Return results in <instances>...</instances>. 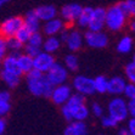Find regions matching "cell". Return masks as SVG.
Returning <instances> with one entry per match:
<instances>
[{
  "label": "cell",
  "instance_id": "cell-17",
  "mask_svg": "<svg viewBox=\"0 0 135 135\" xmlns=\"http://www.w3.org/2000/svg\"><path fill=\"white\" fill-rule=\"evenodd\" d=\"M63 135H88V126L85 122H69V124L63 130Z\"/></svg>",
  "mask_w": 135,
  "mask_h": 135
},
{
  "label": "cell",
  "instance_id": "cell-25",
  "mask_svg": "<svg viewBox=\"0 0 135 135\" xmlns=\"http://www.w3.org/2000/svg\"><path fill=\"white\" fill-rule=\"evenodd\" d=\"M134 46V41L129 35H124L120 38V40L117 44V51L119 54H128L133 50Z\"/></svg>",
  "mask_w": 135,
  "mask_h": 135
},
{
  "label": "cell",
  "instance_id": "cell-9",
  "mask_svg": "<svg viewBox=\"0 0 135 135\" xmlns=\"http://www.w3.org/2000/svg\"><path fill=\"white\" fill-rule=\"evenodd\" d=\"M83 37H84L85 44L89 47H93V49H104L108 45V38L102 31H88Z\"/></svg>",
  "mask_w": 135,
  "mask_h": 135
},
{
  "label": "cell",
  "instance_id": "cell-45",
  "mask_svg": "<svg viewBox=\"0 0 135 135\" xmlns=\"http://www.w3.org/2000/svg\"><path fill=\"white\" fill-rule=\"evenodd\" d=\"M130 29H132L133 32H135V18L133 20L132 22H130Z\"/></svg>",
  "mask_w": 135,
  "mask_h": 135
},
{
  "label": "cell",
  "instance_id": "cell-44",
  "mask_svg": "<svg viewBox=\"0 0 135 135\" xmlns=\"http://www.w3.org/2000/svg\"><path fill=\"white\" fill-rule=\"evenodd\" d=\"M9 1H10V0H0V9H1L4 5H6Z\"/></svg>",
  "mask_w": 135,
  "mask_h": 135
},
{
  "label": "cell",
  "instance_id": "cell-6",
  "mask_svg": "<svg viewBox=\"0 0 135 135\" xmlns=\"http://www.w3.org/2000/svg\"><path fill=\"white\" fill-rule=\"evenodd\" d=\"M45 75H46L47 80L51 83L52 86H57V85L66 83L67 78H68V71L63 65L55 62L52 65V67L45 73Z\"/></svg>",
  "mask_w": 135,
  "mask_h": 135
},
{
  "label": "cell",
  "instance_id": "cell-13",
  "mask_svg": "<svg viewBox=\"0 0 135 135\" xmlns=\"http://www.w3.org/2000/svg\"><path fill=\"white\" fill-rule=\"evenodd\" d=\"M83 41H84V37H83L82 33L77 29H72V31H69L68 37H67L65 43L69 49V51L74 52V51H78L82 49Z\"/></svg>",
  "mask_w": 135,
  "mask_h": 135
},
{
  "label": "cell",
  "instance_id": "cell-27",
  "mask_svg": "<svg viewBox=\"0 0 135 135\" xmlns=\"http://www.w3.org/2000/svg\"><path fill=\"white\" fill-rule=\"evenodd\" d=\"M119 9L127 16L130 17H135V0H126V1H119L117 4Z\"/></svg>",
  "mask_w": 135,
  "mask_h": 135
},
{
  "label": "cell",
  "instance_id": "cell-11",
  "mask_svg": "<svg viewBox=\"0 0 135 135\" xmlns=\"http://www.w3.org/2000/svg\"><path fill=\"white\" fill-rule=\"evenodd\" d=\"M105 18H106V9L104 7H95L93 10V16H91L90 23L88 28L93 32H100L105 27Z\"/></svg>",
  "mask_w": 135,
  "mask_h": 135
},
{
  "label": "cell",
  "instance_id": "cell-39",
  "mask_svg": "<svg viewBox=\"0 0 135 135\" xmlns=\"http://www.w3.org/2000/svg\"><path fill=\"white\" fill-rule=\"evenodd\" d=\"M127 130L130 135H135V118H130L127 124Z\"/></svg>",
  "mask_w": 135,
  "mask_h": 135
},
{
  "label": "cell",
  "instance_id": "cell-43",
  "mask_svg": "<svg viewBox=\"0 0 135 135\" xmlns=\"http://www.w3.org/2000/svg\"><path fill=\"white\" fill-rule=\"evenodd\" d=\"M118 135H130L128 133V130H127L126 128H123V129H120L119 132H118Z\"/></svg>",
  "mask_w": 135,
  "mask_h": 135
},
{
  "label": "cell",
  "instance_id": "cell-40",
  "mask_svg": "<svg viewBox=\"0 0 135 135\" xmlns=\"http://www.w3.org/2000/svg\"><path fill=\"white\" fill-rule=\"evenodd\" d=\"M128 113L132 118H135V100L128 101Z\"/></svg>",
  "mask_w": 135,
  "mask_h": 135
},
{
  "label": "cell",
  "instance_id": "cell-48",
  "mask_svg": "<svg viewBox=\"0 0 135 135\" xmlns=\"http://www.w3.org/2000/svg\"><path fill=\"white\" fill-rule=\"evenodd\" d=\"M100 135H104V134H100Z\"/></svg>",
  "mask_w": 135,
  "mask_h": 135
},
{
  "label": "cell",
  "instance_id": "cell-35",
  "mask_svg": "<svg viewBox=\"0 0 135 135\" xmlns=\"http://www.w3.org/2000/svg\"><path fill=\"white\" fill-rule=\"evenodd\" d=\"M90 113H91V114H93L94 117H96V118H101V117L105 114L104 107L101 106L100 104H98V102H94V104L91 105Z\"/></svg>",
  "mask_w": 135,
  "mask_h": 135
},
{
  "label": "cell",
  "instance_id": "cell-32",
  "mask_svg": "<svg viewBox=\"0 0 135 135\" xmlns=\"http://www.w3.org/2000/svg\"><path fill=\"white\" fill-rule=\"evenodd\" d=\"M43 41H44V38L43 35L39 33V32H35V33H32L31 38L27 44L29 45H33V46H37V47H40L41 49V45H43Z\"/></svg>",
  "mask_w": 135,
  "mask_h": 135
},
{
  "label": "cell",
  "instance_id": "cell-46",
  "mask_svg": "<svg viewBox=\"0 0 135 135\" xmlns=\"http://www.w3.org/2000/svg\"><path fill=\"white\" fill-rule=\"evenodd\" d=\"M132 62L135 65V54H134V56H133V61H132Z\"/></svg>",
  "mask_w": 135,
  "mask_h": 135
},
{
  "label": "cell",
  "instance_id": "cell-14",
  "mask_svg": "<svg viewBox=\"0 0 135 135\" xmlns=\"http://www.w3.org/2000/svg\"><path fill=\"white\" fill-rule=\"evenodd\" d=\"M126 85H127V80L123 77H112V78L108 79L107 93L111 95H114V96L123 95Z\"/></svg>",
  "mask_w": 135,
  "mask_h": 135
},
{
  "label": "cell",
  "instance_id": "cell-21",
  "mask_svg": "<svg viewBox=\"0 0 135 135\" xmlns=\"http://www.w3.org/2000/svg\"><path fill=\"white\" fill-rule=\"evenodd\" d=\"M11 110V95L7 90H0V118H4Z\"/></svg>",
  "mask_w": 135,
  "mask_h": 135
},
{
  "label": "cell",
  "instance_id": "cell-12",
  "mask_svg": "<svg viewBox=\"0 0 135 135\" xmlns=\"http://www.w3.org/2000/svg\"><path fill=\"white\" fill-rule=\"evenodd\" d=\"M82 10L83 7L79 4H67L61 9V20L68 23L74 22L82 13Z\"/></svg>",
  "mask_w": 135,
  "mask_h": 135
},
{
  "label": "cell",
  "instance_id": "cell-23",
  "mask_svg": "<svg viewBox=\"0 0 135 135\" xmlns=\"http://www.w3.org/2000/svg\"><path fill=\"white\" fill-rule=\"evenodd\" d=\"M17 61H18V66H20V69H21V72L22 74H27L32 71V69H34L33 67V57L28 56V55H26V54H21L18 57H17Z\"/></svg>",
  "mask_w": 135,
  "mask_h": 135
},
{
  "label": "cell",
  "instance_id": "cell-31",
  "mask_svg": "<svg viewBox=\"0 0 135 135\" xmlns=\"http://www.w3.org/2000/svg\"><path fill=\"white\" fill-rule=\"evenodd\" d=\"M31 31H29L27 27H26L25 25L21 27V28L17 31V33L15 34V38L17 39L18 41H21L22 44H27L29 40V38H31Z\"/></svg>",
  "mask_w": 135,
  "mask_h": 135
},
{
  "label": "cell",
  "instance_id": "cell-7",
  "mask_svg": "<svg viewBox=\"0 0 135 135\" xmlns=\"http://www.w3.org/2000/svg\"><path fill=\"white\" fill-rule=\"evenodd\" d=\"M85 104V96L80 94H72V96L69 98V100L67 101L66 104L61 106V112H62L63 118L68 122L73 120V112H74L79 106Z\"/></svg>",
  "mask_w": 135,
  "mask_h": 135
},
{
  "label": "cell",
  "instance_id": "cell-15",
  "mask_svg": "<svg viewBox=\"0 0 135 135\" xmlns=\"http://www.w3.org/2000/svg\"><path fill=\"white\" fill-rule=\"evenodd\" d=\"M63 28H65V22L61 18L55 17V18L45 22L44 27H43V32L47 37H55L56 34L61 33V31Z\"/></svg>",
  "mask_w": 135,
  "mask_h": 135
},
{
  "label": "cell",
  "instance_id": "cell-16",
  "mask_svg": "<svg viewBox=\"0 0 135 135\" xmlns=\"http://www.w3.org/2000/svg\"><path fill=\"white\" fill-rule=\"evenodd\" d=\"M1 69L6 71V72H11V73H15V74L22 75V72H21L18 66V61H17V56H15L12 54L6 55L1 60Z\"/></svg>",
  "mask_w": 135,
  "mask_h": 135
},
{
  "label": "cell",
  "instance_id": "cell-3",
  "mask_svg": "<svg viewBox=\"0 0 135 135\" xmlns=\"http://www.w3.org/2000/svg\"><path fill=\"white\" fill-rule=\"evenodd\" d=\"M128 16L119 9L118 5H113L106 10V18H105V26L113 32L120 31L126 26Z\"/></svg>",
  "mask_w": 135,
  "mask_h": 135
},
{
  "label": "cell",
  "instance_id": "cell-47",
  "mask_svg": "<svg viewBox=\"0 0 135 135\" xmlns=\"http://www.w3.org/2000/svg\"><path fill=\"white\" fill-rule=\"evenodd\" d=\"M0 72H1V60H0Z\"/></svg>",
  "mask_w": 135,
  "mask_h": 135
},
{
  "label": "cell",
  "instance_id": "cell-18",
  "mask_svg": "<svg viewBox=\"0 0 135 135\" xmlns=\"http://www.w3.org/2000/svg\"><path fill=\"white\" fill-rule=\"evenodd\" d=\"M34 11L38 18L40 21H45V22L55 18L57 15V10L54 5H41V6L34 9Z\"/></svg>",
  "mask_w": 135,
  "mask_h": 135
},
{
  "label": "cell",
  "instance_id": "cell-36",
  "mask_svg": "<svg viewBox=\"0 0 135 135\" xmlns=\"http://www.w3.org/2000/svg\"><path fill=\"white\" fill-rule=\"evenodd\" d=\"M123 95L128 99V101L130 100H135V84H130V83H127L126 89H124V93Z\"/></svg>",
  "mask_w": 135,
  "mask_h": 135
},
{
  "label": "cell",
  "instance_id": "cell-37",
  "mask_svg": "<svg viewBox=\"0 0 135 135\" xmlns=\"http://www.w3.org/2000/svg\"><path fill=\"white\" fill-rule=\"evenodd\" d=\"M23 49H25V54H26V55H28V56L33 57V59H34L38 54L41 51L40 47L33 46V45H29V44H26V46L23 47Z\"/></svg>",
  "mask_w": 135,
  "mask_h": 135
},
{
  "label": "cell",
  "instance_id": "cell-29",
  "mask_svg": "<svg viewBox=\"0 0 135 135\" xmlns=\"http://www.w3.org/2000/svg\"><path fill=\"white\" fill-rule=\"evenodd\" d=\"M107 84H108V79L105 75H99V77L94 78L95 93H99V94L107 93Z\"/></svg>",
  "mask_w": 135,
  "mask_h": 135
},
{
  "label": "cell",
  "instance_id": "cell-28",
  "mask_svg": "<svg viewBox=\"0 0 135 135\" xmlns=\"http://www.w3.org/2000/svg\"><path fill=\"white\" fill-rule=\"evenodd\" d=\"M63 66L66 67V69L69 71V72L77 71L79 67L78 57L75 56L74 54H68V55H66V57H65V65H63Z\"/></svg>",
  "mask_w": 135,
  "mask_h": 135
},
{
  "label": "cell",
  "instance_id": "cell-20",
  "mask_svg": "<svg viewBox=\"0 0 135 135\" xmlns=\"http://www.w3.org/2000/svg\"><path fill=\"white\" fill-rule=\"evenodd\" d=\"M0 80L6 85L7 88L13 89L21 82V75L15 74V73H11V72H6V71L1 69V72H0Z\"/></svg>",
  "mask_w": 135,
  "mask_h": 135
},
{
  "label": "cell",
  "instance_id": "cell-4",
  "mask_svg": "<svg viewBox=\"0 0 135 135\" xmlns=\"http://www.w3.org/2000/svg\"><path fill=\"white\" fill-rule=\"evenodd\" d=\"M72 89H74L77 94H80L83 96H89V95L95 94L94 79L83 74L77 75L73 78Z\"/></svg>",
  "mask_w": 135,
  "mask_h": 135
},
{
  "label": "cell",
  "instance_id": "cell-5",
  "mask_svg": "<svg viewBox=\"0 0 135 135\" xmlns=\"http://www.w3.org/2000/svg\"><path fill=\"white\" fill-rule=\"evenodd\" d=\"M23 26V18L18 16H13L9 18L4 20L3 22H0V35L5 39L11 37H15L21 27Z\"/></svg>",
  "mask_w": 135,
  "mask_h": 135
},
{
  "label": "cell",
  "instance_id": "cell-1",
  "mask_svg": "<svg viewBox=\"0 0 135 135\" xmlns=\"http://www.w3.org/2000/svg\"><path fill=\"white\" fill-rule=\"evenodd\" d=\"M27 86L32 95L43 98H50L54 89L51 83L47 80L46 75L37 69H32L29 73H27Z\"/></svg>",
  "mask_w": 135,
  "mask_h": 135
},
{
  "label": "cell",
  "instance_id": "cell-42",
  "mask_svg": "<svg viewBox=\"0 0 135 135\" xmlns=\"http://www.w3.org/2000/svg\"><path fill=\"white\" fill-rule=\"evenodd\" d=\"M6 130V120L4 118H0V135H4Z\"/></svg>",
  "mask_w": 135,
  "mask_h": 135
},
{
  "label": "cell",
  "instance_id": "cell-33",
  "mask_svg": "<svg viewBox=\"0 0 135 135\" xmlns=\"http://www.w3.org/2000/svg\"><path fill=\"white\" fill-rule=\"evenodd\" d=\"M126 77L130 84H135V65L133 62L126 66Z\"/></svg>",
  "mask_w": 135,
  "mask_h": 135
},
{
  "label": "cell",
  "instance_id": "cell-19",
  "mask_svg": "<svg viewBox=\"0 0 135 135\" xmlns=\"http://www.w3.org/2000/svg\"><path fill=\"white\" fill-rule=\"evenodd\" d=\"M23 25L31 31V33L39 32V29H40V20L38 18V16L35 15L34 10H31V11L26 13L25 18H23Z\"/></svg>",
  "mask_w": 135,
  "mask_h": 135
},
{
  "label": "cell",
  "instance_id": "cell-26",
  "mask_svg": "<svg viewBox=\"0 0 135 135\" xmlns=\"http://www.w3.org/2000/svg\"><path fill=\"white\" fill-rule=\"evenodd\" d=\"M89 114H90V110H89V107L84 104V105H82V106H79L78 108L73 112V120L85 122V120L89 118Z\"/></svg>",
  "mask_w": 135,
  "mask_h": 135
},
{
  "label": "cell",
  "instance_id": "cell-24",
  "mask_svg": "<svg viewBox=\"0 0 135 135\" xmlns=\"http://www.w3.org/2000/svg\"><path fill=\"white\" fill-rule=\"evenodd\" d=\"M93 7H83L82 10V13L79 15L78 20L75 21L77 25L80 27V28H88L89 23H90V20H91V16H93Z\"/></svg>",
  "mask_w": 135,
  "mask_h": 135
},
{
  "label": "cell",
  "instance_id": "cell-41",
  "mask_svg": "<svg viewBox=\"0 0 135 135\" xmlns=\"http://www.w3.org/2000/svg\"><path fill=\"white\" fill-rule=\"evenodd\" d=\"M68 33H69V29H66V28H63L62 31H61V33H60V39L61 41H66V39H67V37H68Z\"/></svg>",
  "mask_w": 135,
  "mask_h": 135
},
{
  "label": "cell",
  "instance_id": "cell-2",
  "mask_svg": "<svg viewBox=\"0 0 135 135\" xmlns=\"http://www.w3.org/2000/svg\"><path fill=\"white\" fill-rule=\"evenodd\" d=\"M107 114L111 118H113L118 124L128 119V102L126 101V99L119 98V96L111 99L107 105Z\"/></svg>",
  "mask_w": 135,
  "mask_h": 135
},
{
  "label": "cell",
  "instance_id": "cell-22",
  "mask_svg": "<svg viewBox=\"0 0 135 135\" xmlns=\"http://www.w3.org/2000/svg\"><path fill=\"white\" fill-rule=\"evenodd\" d=\"M61 45V40L55 35V37H47L44 41H43V45H41V49L45 52L49 54H54L55 51L59 50V47Z\"/></svg>",
  "mask_w": 135,
  "mask_h": 135
},
{
  "label": "cell",
  "instance_id": "cell-30",
  "mask_svg": "<svg viewBox=\"0 0 135 135\" xmlns=\"http://www.w3.org/2000/svg\"><path fill=\"white\" fill-rule=\"evenodd\" d=\"M6 47L10 52H21V49H23L25 46L15 37H11L6 39Z\"/></svg>",
  "mask_w": 135,
  "mask_h": 135
},
{
  "label": "cell",
  "instance_id": "cell-10",
  "mask_svg": "<svg viewBox=\"0 0 135 135\" xmlns=\"http://www.w3.org/2000/svg\"><path fill=\"white\" fill-rule=\"evenodd\" d=\"M56 62L55 57L52 56V54L45 52V51H40L37 56L33 59V67L34 69L39 71L40 73H46L49 69L52 67V65Z\"/></svg>",
  "mask_w": 135,
  "mask_h": 135
},
{
  "label": "cell",
  "instance_id": "cell-8",
  "mask_svg": "<svg viewBox=\"0 0 135 135\" xmlns=\"http://www.w3.org/2000/svg\"><path fill=\"white\" fill-rule=\"evenodd\" d=\"M73 94V89L72 86H69L68 84H61L57 86H54L52 91H51L50 99L55 105L57 106H63L67 101L69 100V98Z\"/></svg>",
  "mask_w": 135,
  "mask_h": 135
},
{
  "label": "cell",
  "instance_id": "cell-34",
  "mask_svg": "<svg viewBox=\"0 0 135 135\" xmlns=\"http://www.w3.org/2000/svg\"><path fill=\"white\" fill-rule=\"evenodd\" d=\"M101 119V126L104 127V128L106 129H111V128H116L117 126H118V123L116 122V120L113 119V118H111L108 114H106V116H102L100 118Z\"/></svg>",
  "mask_w": 135,
  "mask_h": 135
},
{
  "label": "cell",
  "instance_id": "cell-38",
  "mask_svg": "<svg viewBox=\"0 0 135 135\" xmlns=\"http://www.w3.org/2000/svg\"><path fill=\"white\" fill-rule=\"evenodd\" d=\"M7 47H6V39L0 35V60H3L6 56Z\"/></svg>",
  "mask_w": 135,
  "mask_h": 135
}]
</instances>
